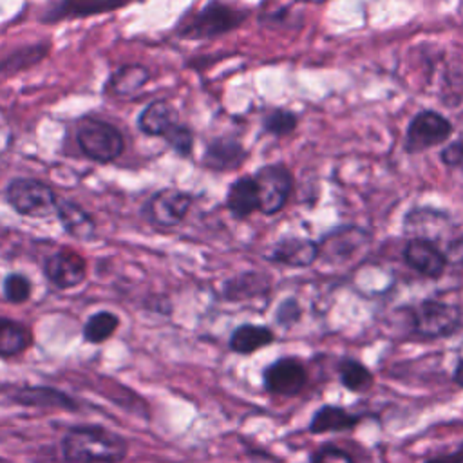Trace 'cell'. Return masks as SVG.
I'll use <instances>...</instances> for the list:
<instances>
[{
    "label": "cell",
    "instance_id": "obj_4",
    "mask_svg": "<svg viewBox=\"0 0 463 463\" xmlns=\"http://www.w3.org/2000/svg\"><path fill=\"white\" fill-rule=\"evenodd\" d=\"M5 199L16 213L40 219L56 212L58 195L49 184L42 181L16 177L7 184Z\"/></svg>",
    "mask_w": 463,
    "mask_h": 463
},
{
    "label": "cell",
    "instance_id": "obj_18",
    "mask_svg": "<svg viewBox=\"0 0 463 463\" xmlns=\"http://www.w3.org/2000/svg\"><path fill=\"white\" fill-rule=\"evenodd\" d=\"M16 403L25 407H51V409H61V411H78V402L67 394L65 391L47 387V385H31L18 389L11 396Z\"/></svg>",
    "mask_w": 463,
    "mask_h": 463
},
{
    "label": "cell",
    "instance_id": "obj_15",
    "mask_svg": "<svg viewBox=\"0 0 463 463\" xmlns=\"http://www.w3.org/2000/svg\"><path fill=\"white\" fill-rule=\"evenodd\" d=\"M130 0H60L45 11L42 16L43 24H56L69 18H85L99 13H110L123 7Z\"/></svg>",
    "mask_w": 463,
    "mask_h": 463
},
{
    "label": "cell",
    "instance_id": "obj_32",
    "mask_svg": "<svg viewBox=\"0 0 463 463\" xmlns=\"http://www.w3.org/2000/svg\"><path fill=\"white\" fill-rule=\"evenodd\" d=\"M311 463H354V459L344 449H340L333 443H327V445L318 447L311 454Z\"/></svg>",
    "mask_w": 463,
    "mask_h": 463
},
{
    "label": "cell",
    "instance_id": "obj_14",
    "mask_svg": "<svg viewBox=\"0 0 463 463\" xmlns=\"http://www.w3.org/2000/svg\"><path fill=\"white\" fill-rule=\"evenodd\" d=\"M271 262H279L291 268H306L318 260V244L304 237H282L266 253Z\"/></svg>",
    "mask_w": 463,
    "mask_h": 463
},
{
    "label": "cell",
    "instance_id": "obj_35",
    "mask_svg": "<svg viewBox=\"0 0 463 463\" xmlns=\"http://www.w3.org/2000/svg\"><path fill=\"white\" fill-rule=\"evenodd\" d=\"M425 463H463V445L454 452L429 458V459H425Z\"/></svg>",
    "mask_w": 463,
    "mask_h": 463
},
{
    "label": "cell",
    "instance_id": "obj_24",
    "mask_svg": "<svg viewBox=\"0 0 463 463\" xmlns=\"http://www.w3.org/2000/svg\"><path fill=\"white\" fill-rule=\"evenodd\" d=\"M275 340L273 331L268 326L259 324H241L233 329L230 336L232 351L239 354H251Z\"/></svg>",
    "mask_w": 463,
    "mask_h": 463
},
{
    "label": "cell",
    "instance_id": "obj_30",
    "mask_svg": "<svg viewBox=\"0 0 463 463\" xmlns=\"http://www.w3.org/2000/svg\"><path fill=\"white\" fill-rule=\"evenodd\" d=\"M2 289H4L5 300H9L11 304H24V302H27L29 297H31L33 284H31V280H29L25 275H22V273H9V275L4 279Z\"/></svg>",
    "mask_w": 463,
    "mask_h": 463
},
{
    "label": "cell",
    "instance_id": "obj_31",
    "mask_svg": "<svg viewBox=\"0 0 463 463\" xmlns=\"http://www.w3.org/2000/svg\"><path fill=\"white\" fill-rule=\"evenodd\" d=\"M165 141L179 154V156H190L194 150V132L177 123L174 125L166 134H165Z\"/></svg>",
    "mask_w": 463,
    "mask_h": 463
},
{
    "label": "cell",
    "instance_id": "obj_16",
    "mask_svg": "<svg viewBox=\"0 0 463 463\" xmlns=\"http://www.w3.org/2000/svg\"><path fill=\"white\" fill-rule=\"evenodd\" d=\"M403 260L407 262L409 268L430 279L439 277L445 271L449 262L445 253L434 242L420 241V239H411L405 244Z\"/></svg>",
    "mask_w": 463,
    "mask_h": 463
},
{
    "label": "cell",
    "instance_id": "obj_37",
    "mask_svg": "<svg viewBox=\"0 0 463 463\" xmlns=\"http://www.w3.org/2000/svg\"><path fill=\"white\" fill-rule=\"evenodd\" d=\"M461 262H463V250H461Z\"/></svg>",
    "mask_w": 463,
    "mask_h": 463
},
{
    "label": "cell",
    "instance_id": "obj_23",
    "mask_svg": "<svg viewBox=\"0 0 463 463\" xmlns=\"http://www.w3.org/2000/svg\"><path fill=\"white\" fill-rule=\"evenodd\" d=\"M360 416L353 414L342 407L336 405H322L315 411L309 430L311 434H324V432H338V430H349L354 425L360 423Z\"/></svg>",
    "mask_w": 463,
    "mask_h": 463
},
{
    "label": "cell",
    "instance_id": "obj_7",
    "mask_svg": "<svg viewBox=\"0 0 463 463\" xmlns=\"http://www.w3.org/2000/svg\"><path fill=\"white\" fill-rule=\"evenodd\" d=\"M259 188V212L264 215L279 213L293 190V175L282 163L264 165L255 172Z\"/></svg>",
    "mask_w": 463,
    "mask_h": 463
},
{
    "label": "cell",
    "instance_id": "obj_36",
    "mask_svg": "<svg viewBox=\"0 0 463 463\" xmlns=\"http://www.w3.org/2000/svg\"><path fill=\"white\" fill-rule=\"evenodd\" d=\"M452 380H454V383H456L458 387L463 389V358L458 360V364H456V367H454V373H452Z\"/></svg>",
    "mask_w": 463,
    "mask_h": 463
},
{
    "label": "cell",
    "instance_id": "obj_17",
    "mask_svg": "<svg viewBox=\"0 0 463 463\" xmlns=\"http://www.w3.org/2000/svg\"><path fill=\"white\" fill-rule=\"evenodd\" d=\"M58 221L61 222L63 230L72 235L78 241H90L96 235V222L90 217V213L80 206L78 203L67 199V197H60L56 201V212Z\"/></svg>",
    "mask_w": 463,
    "mask_h": 463
},
{
    "label": "cell",
    "instance_id": "obj_29",
    "mask_svg": "<svg viewBox=\"0 0 463 463\" xmlns=\"http://www.w3.org/2000/svg\"><path fill=\"white\" fill-rule=\"evenodd\" d=\"M297 125H298L297 116L288 109H273L262 119L264 130L277 137L289 136L297 128Z\"/></svg>",
    "mask_w": 463,
    "mask_h": 463
},
{
    "label": "cell",
    "instance_id": "obj_20",
    "mask_svg": "<svg viewBox=\"0 0 463 463\" xmlns=\"http://www.w3.org/2000/svg\"><path fill=\"white\" fill-rule=\"evenodd\" d=\"M177 123V110L165 99H156L148 103L137 116V127L146 136L165 137V134Z\"/></svg>",
    "mask_w": 463,
    "mask_h": 463
},
{
    "label": "cell",
    "instance_id": "obj_34",
    "mask_svg": "<svg viewBox=\"0 0 463 463\" xmlns=\"http://www.w3.org/2000/svg\"><path fill=\"white\" fill-rule=\"evenodd\" d=\"M439 157L447 166L463 168V141H452L450 145H447L441 150Z\"/></svg>",
    "mask_w": 463,
    "mask_h": 463
},
{
    "label": "cell",
    "instance_id": "obj_13",
    "mask_svg": "<svg viewBox=\"0 0 463 463\" xmlns=\"http://www.w3.org/2000/svg\"><path fill=\"white\" fill-rule=\"evenodd\" d=\"M248 152L242 143L230 136L213 137L203 154V165L213 172H232L242 166Z\"/></svg>",
    "mask_w": 463,
    "mask_h": 463
},
{
    "label": "cell",
    "instance_id": "obj_8",
    "mask_svg": "<svg viewBox=\"0 0 463 463\" xmlns=\"http://www.w3.org/2000/svg\"><path fill=\"white\" fill-rule=\"evenodd\" d=\"M192 201L194 199L188 192L165 188L148 197V201L143 204V217L154 226L172 228L186 217Z\"/></svg>",
    "mask_w": 463,
    "mask_h": 463
},
{
    "label": "cell",
    "instance_id": "obj_5",
    "mask_svg": "<svg viewBox=\"0 0 463 463\" xmlns=\"http://www.w3.org/2000/svg\"><path fill=\"white\" fill-rule=\"evenodd\" d=\"M461 324V309L436 298L421 300L411 309V327L416 335L427 338L449 336Z\"/></svg>",
    "mask_w": 463,
    "mask_h": 463
},
{
    "label": "cell",
    "instance_id": "obj_9",
    "mask_svg": "<svg viewBox=\"0 0 463 463\" xmlns=\"http://www.w3.org/2000/svg\"><path fill=\"white\" fill-rule=\"evenodd\" d=\"M450 134L452 125L445 116L434 110H420L407 127L405 150L411 154H420L443 143Z\"/></svg>",
    "mask_w": 463,
    "mask_h": 463
},
{
    "label": "cell",
    "instance_id": "obj_22",
    "mask_svg": "<svg viewBox=\"0 0 463 463\" xmlns=\"http://www.w3.org/2000/svg\"><path fill=\"white\" fill-rule=\"evenodd\" d=\"M150 72L141 63H127L116 69L105 85V92L112 96H132L148 81Z\"/></svg>",
    "mask_w": 463,
    "mask_h": 463
},
{
    "label": "cell",
    "instance_id": "obj_10",
    "mask_svg": "<svg viewBox=\"0 0 463 463\" xmlns=\"http://www.w3.org/2000/svg\"><path fill=\"white\" fill-rule=\"evenodd\" d=\"M266 391L282 396L298 394L307 383V371L304 364L295 356L277 358L262 373Z\"/></svg>",
    "mask_w": 463,
    "mask_h": 463
},
{
    "label": "cell",
    "instance_id": "obj_21",
    "mask_svg": "<svg viewBox=\"0 0 463 463\" xmlns=\"http://www.w3.org/2000/svg\"><path fill=\"white\" fill-rule=\"evenodd\" d=\"M31 329L14 318L0 317V358H13L33 345Z\"/></svg>",
    "mask_w": 463,
    "mask_h": 463
},
{
    "label": "cell",
    "instance_id": "obj_26",
    "mask_svg": "<svg viewBox=\"0 0 463 463\" xmlns=\"http://www.w3.org/2000/svg\"><path fill=\"white\" fill-rule=\"evenodd\" d=\"M119 327V317L112 311L101 309L92 313L83 324V338L89 344H101L109 340Z\"/></svg>",
    "mask_w": 463,
    "mask_h": 463
},
{
    "label": "cell",
    "instance_id": "obj_33",
    "mask_svg": "<svg viewBox=\"0 0 463 463\" xmlns=\"http://www.w3.org/2000/svg\"><path fill=\"white\" fill-rule=\"evenodd\" d=\"M298 318H300V304L297 302V298L289 297L279 304L275 311V320L279 326L291 327Z\"/></svg>",
    "mask_w": 463,
    "mask_h": 463
},
{
    "label": "cell",
    "instance_id": "obj_6",
    "mask_svg": "<svg viewBox=\"0 0 463 463\" xmlns=\"http://www.w3.org/2000/svg\"><path fill=\"white\" fill-rule=\"evenodd\" d=\"M318 244V259L329 264H347L356 260L371 244V235L358 226L347 224L326 233Z\"/></svg>",
    "mask_w": 463,
    "mask_h": 463
},
{
    "label": "cell",
    "instance_id": "obj_1",
    "mask_svg": "<svg viewBox=\"0 0 463 463\" xmlns=\"http://www.w3.org/2000/svg\"><path fill=\"white\" fill-rule=\"evenodd\" d=\"M60 449L65 463H121L128 456V441L101 425L71 427Z\"/></svg>",
    "mask_w": 463,
    "mask_h": 463
},
{
    "label": "cell",
    "instance_id": "obj_27",
    "mask_svg": "<svg viewBox=\"0 0 463 463\" xmlns=\"http://www.w3.org/2000/svg\"><path fill=\"white\" fill-rule=\"evenodd\" d=\"M340 383L351 392H362L373 385V373L358 360L345 358L338 365Z\"/></svg>",
    "mask_w": 463,
    "mask_h": 463
},
{
    "label": "cell",
    "instance_id": "obj_3",
    "mask_svg": "<svg viewBox=\"0 0 463 463\" xmlns=\"http://www.w3.org/2000/svg\"><path fill=\"white\" fill-rule=\"evenodd\" d=\"M76 143L83 156L96 163H110L125 150L121 132L114 125L94 118L81 119L76 128Z\"/></svg>",
    "mask_w": 463,
    "mask_h": 463
},
{
    "label": "cell",
    "instance_id": "obj_25",
    "mask_svg": "<svg viewBox=\"0 0 463 463\" xmlns=\"http://www.w3.org/2000/svg\"><path fill=\"white\" fill-rule=\"evenodd\" d=\"M269 289V279L264 273L246 271L224 282L222 295L226 300H248L264 295Z\"/></svg>",
    "mask_w": 463,
    "mask_h": 463
},
{
    "label": "cell",
    "instance_id": "obj_12",
    "mask_svg": "<svg viewBox=\"0 0 463 463\" xmlns=\"http://www.w3.org/2000/svg\"><path fill=\"white\" fill-rule=\"evenodd\" d=\"M450 230V219L445 212L434 208H412L403 217V232L411 239L434 242Z\"/></svg>",
    "mask_w": 463,
    "mask_h": 463
},
{
    "label": "cell",
    "instance_id": "obj_11",
    "mask_svg": "<svg viewBox=\"0 0 463 463\" xmlns=\"http://www.w3.org/2000/svg\"><path fill=\"white\" fill-rule=\"evenodd\" d=\"M43 273L54 288L71 289L87 279V262L78 251L61 248L45 259Z\"/></svg>",
    "mask_w": 463,
    "mask_h": 463
},
{
    "label": "cell",
    "instance_id": "obj_19",
    "mask_svg": "<svg viewBox=\"0 0 463 463\" xmlns=\"http://www.w3.org/2000/svg\"><path fill=\"white\" fill-rule=\"evenodd\" d=\"M226 208L237 219H244L259 210V188L253 175H241L230 184Z\"/></svg>",
    "mask_w": 463,
    "mask_h": 463
},
{
    "label": "cell",
    "instance_id": "obj_2",
    "mask_svg": "<svg viewBox=\"0 0 463 463\" xmlns=\"http://www.w3.org/2000/svg\"><path fill=\"white\" fill-rule=\"evenodd\" d=\"M248 16V11L233 7L221 0L206 2L199 11L181 20L177 34L190 40H206L237 29Z\"/></svg>",
    "mask_w": 463,
    "mask_h": 463
},
{
    "label": "cell",
    "instance_id": "obj_28",
    "mask_svg": "<svg viewBox=\"0 0 463 463\" xmlns=\"http://www.w3.org/2000/svg\"><path fill=\"white\" fill-rule=\"evenodd\" d=\"M47 49H49V45H43V43L16 49L5 60L0 61V72H16L24 67H31V65L38 63L47 54Z\"/></svg>",
    "mask_w": 463,
    "mask_h": 463
}]
</instances>
